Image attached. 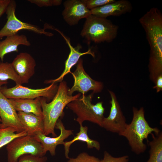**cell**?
I'll list each match as a JSON object with an SVG mask.
<instances>
[{
	"label": "cell",
	"instance_id": "6da1fadb",
	"mask_svg": "<svg viewBox=\"0 0 162 162\" xmlns=\"http://www.w3.org/2000/svg\"><path fill=\"white\" fill-rule=\"evenodd\" d=\"M139 21L150 47L148 68L150 79L154 83L157 77L162 74V14L158 8H153Z\"/></svg>",
	"mask_w": 162,
	"mask_h": 162
},
{
	"label": "cell",
	"instance_id": "7a4b0ae2",
	"mask_svg": "<svg viewBox=\"0 0 162 162\" xmlns=\"http://www.w3.org/2000/svg\"><path fill=\"white\" fill-rule=\"evenodd\" d=\"M68 89L66 82L62 81L51 102L47 103L45 98H40L44 126V134L46 136L51 134L53 136H56L55 131L56 124L62 115L64 107L70 102L81 96L80 93L74 96L68 95Z\"/></svg>",
	"mask_w": 162,
	"mask_h": 162
},
{
	"label": "cell",
	"instance_id": "3957f363",
	"mask_svg": "<svg viewBox=\"0 0 162 162\" xmlns=\"http://www.w3.org/2000/svg\"><path fill=\"white\" fill-rule=\"evenodd\" d=\"M133 117L131 122L127 124L124 130L118 134L128 140L131 151L137 154L143 153L147 146L143 142L149 135L154 133L157 135L160 132L157 128L150 126L145 117L143 107L139 109L135 107L132 108Z\"/></svg>",
	"mask_w": 162,
	"mask_h": 162
},
{
	"label": "cell",
	"instance_id": "277c9868",
	"mask_svg": "<svg viewBox=\"0 0 162 162\" xmlns=\"http://www.w3.org/2000/svg\"><path fill=\"white\" fill-rule=\"evenodd\" d=\"M86 19L80 35L88 44L111 42L116 37L118 26L110 20L92 14Z\"/></svg>",
	"mask_w": 162,
	"mask_h": 162
},
{
	"label": "cell",
	"instance_id": "5b68a950",
	"mask_svg": "<svg viewBox=\"0 0 162 162\" xmlns=\"http://www.w3.org/2000/svg\"><path fill=\"white\" fill-rule=\"evenodd\" d=\"M94 93L88 95H82L67 105L68 107L75 113L77 116L76 121L80 125L88 121L101 127L105 109L103 102H100L95 104H92Z\"/></svg>",
	"mask_w": 162,
	"mask_h": 162
},
{
	"label": "cell",
	"instance_id": "8992f818",
	"mask_svg": "<svg viewBox=\"0 0 162 162\" xmlns=\"http://www.w3.org/2000/svg\"><path fill=\"white\" fill-rule=\"evenodd\" d=\"M8 162H16L21 156L31 154L45 156L42 146L34 136L26 135L17 137L7 145Z\"/></svg>",
	"mask_w": 162,
	"mask_h": 162
},
{
	"label": "cell",
	"instance_id": "52a82bcc",
	"mask_svg": "<svg viewBox=\"0 0 162 162\" xmlns=\"http://www.w3.org/2000/svg\"><path fill=\"white\" fill-rule=\"evenodd\" d=\"M58 86L56 83H52L44 88L32 89L16 84L12 87L1 88V91L8 99H35L44 97L47 101L52 100L55 95Z\"/></svg>",
	"mask_w": 162,
	"mask_h": 162
},
{
	"label": "cell",
	"instance_id": "ba28073f",
	"mask_svg": "<svg viewBox=\"0 0 162 162\" xmlns=\"http://www.w3.org/2000/svg\"><path fill=\"white\" fill-rule=\"evenodd\" d=\"M16 7V2L10 0L6 10L7 21L0 30V40L4 37H7L17 34L21 30H26L39 34L47 36L53 35L52 33L45 31L37 26L22 22L16 17L15 11Z\"/></svg>",
	"mask_w": 162,
	"mask_h": 162
},
{
	"label": "cell",
	"instance_id": "9c48e42d",
	"mask_svg": "<svg viewBox=\"0 0 162 162\" xmlns=\"http://www.w3.org/2000/svg\"><path fill=\"white\" fill-rule=\"evenodd\" d=\"M82 58L79 60L76 70L74 72H70L74 79V84L72 88L68 90V94L72 96L75 91H78L84 95L90 90L93 93L100 92L103 88V83L92 79L85 72L83 66Z\"/></svg>",
	"mask_w": 162,
	"mask_h": 162
},
{
	"label": "cell",
	"instance_id": "30bf717a",
	"mask_svg": "<svg viewBox=\"0 0 162 162\" xmlns=\"http://www.w3.org/2000/svg\"><path fill=\"white\" fill-rule=\"evenodd\" d=\"M109 92L111 98L110 111L109 116L104 118L101 127L118 134L124 130L127 124L115 94L111 91Z\"/></svg>",
	"mask_w": 162,
	"mask_h": 162
},
{
	"label": "cell",
	"instance_id": "8fae6325",
	"mask_svg": "<svg viewBox=\"0 0 162 162\" xmlns=\"http://www.w3.org/2000/svg\"><path fill=\"white\" fill-rule=\"evenodd\" d=\"M7 81H0V118L3 128L11 127L16 130V133L25 130L19 120L16 112L10 103L2 92L1 88Z\"/></svg>",
	"mask_w": 162,
	"mask_h": 162
},
{
	"label": "cell",
	"instance_id": "7c38bea8",
	"mask_svg": "<svg viewBox=\"0 0 162 162\" xmlns=\"http://www.w3.org/2000/svg\"><path fill=\"white\" fill-rule=\"evenodd\" d=\"M55 128L60 130V133L58 136L51 137L47 136L41 132H38L34 136L35 139L41 144L45 154L48 151L51 156H54L57 146L59 145H63L64 140L73 134V131L66 129L60 119L57 121Z\"/></svg>",
	"mask_w": 162,
	"mask_h": 162
},
{
	"label": "cell",
	"instance_id": "4fadbf2b",
	"mask_svg": "<svg viewBox=\"0 0 162 162\" xmlns=\"http://www.w3.org/2000/svg\"><path fill=\"white\" fill-rule=\"evenodd\" d=\"M62 15L64 21L70 26L77 24L79 20L91 14L83 0H68L63 3Z\"/></svg>",
	"mask_w": 162,
	"mask_h": 162
},
{
	"label": "cell",
	"instance_id": "5bb4252c",
	"mask_svg": "<svg viewBox=\"0 0 162 162\" xmlns=\"http://www.w3.org/2000/svg\"><path fill=\"white\" fill-rule=\"evenodd\" d=\"M11 63L23 84L28 83L35 73L36 63L33 57L27 52H21L16 56Z\"/></svg>",
	"mask_w": 162,
	"mask_h": 162
},
{
	"label": "cell",
	"instance_id": "9a60e30c",
	"mask_svg": "<svg viewBox=\"0 0 162 162\" xmlns=\"http://www.w3.org/2000/svg\"><path fill=\"white\" fill-rule=\"evenodd\" d=\"M132 9V5L129 1L120 0L92 9L91 11L92 15L106 18L109 16H118L130 12Z\"/></svg>",
	"mask_w": 162,
	"mask_h": 162
},
{
	"label": "cell",
	"instance_id": "2e32d148",
	"mask_svg": "<svg viewBox=\"0 0 162 162\" xmlns=\"http://www.w3.org/2000/svg\"><path fill=\"white\" fill-rule=\"evenodd\" d=\"M60 33L64 37L70 49V52L67 59L65 63V68L64 70L61 75L57 78L54 80H51L45 81V83H52L61 82L62 81L64 76L69 73H70V70L72 67L76 64L80 59V57L82 56L89 54H90L93 57H94V52L91 51V49H89L88 50L84 52H81L80 51L81 48L82 46L80 44H78L77 46L74 47L71 45L70 40L66 37L62 33Z\"/></svg>",
	"mask_w": 162,
	"mask_h": 162
},
{
	"label": "cell",
	"instance_id": "e0dca14e",
	"mask_svg": "<svg viewBox=\"0 0 162 162\" xmlns=\"http://www.w3.org/2000/svg\"><path fill=\"white\" fill-rule=\"evenodd\" d=\"M17 114L27 135L34 136L38 132L44 133V126L43 117L22 112H18Z\"/></svg>",
	"mask_w": 162,
	"mask_h": 162
},
{
	"label": "cell",
	"instance_id": "ac0fdd59",
	"mask_svg": "<svg viewBox=\"0 0 162 162\" xmlns=\"http://www.w3.org/2000/svg\"><path fill=\"white\" fill-rule=\"evenodd\" d=\"M31 44L27 37L24 34H17L6 37L4 40L0 41V59L3 62L6 54L13 52H18V47L20 45L29 46Z\"/></svg>",
	"mask_w": 162,
	"mask_h": 162
},
{
	"label": "cell",
	"instance_id": "d6986e66",
	"mask_svg": "<svg viewBox=\"0 0 162 162\" xmlns=\"http://www.w3.org/2000/svg\"><path fill=\"white\" fill-rule=\"evenodd\" d=\"M41 97L35 99H9L16 111L33 113L36 116L43 117Z\"/></svg>",
	"mask_w": 162,
	"mask_h": 162
},
{
	"label": "cell",
	"instance_id": "ffe728a7",
	"mask_svg": "<svg viewBox=\"0 0 162 162\" xmlns=\"http://www.w3.org/2000/svg\"><path fill=\"white\" fill-rule=\"evenodd\" d=\"M80 131L76 134L73 139L70 141L64 142L63 144L64 149V154L66 158L69 159L70 158L68 154L71 145L76 141H80L86 142L88 148H94L99 150L100 149V145L97 141L91 139L87 134L88 128L87 126H83L82 124L80 125Z\"/></svg>",
	"mask_w": 162,
	"mask_h": 162
},
{
	"label": "cell",
	"instance_id": "44dd1931",
	"mask_svg": "<svg viewBox=\"0 0 162 162\" xmlns=\"http://www.w3.org/2000/svg\"><path fill=\"white\" fill-rule=\"evenodd\" d=\"M153 139L147 141L150 147L149 158L146 162H162V133L160 132L156 136L151 134Z\"/></svg>",
	"mask_w": 162,
	"mask_h": 162
},
{
	"label": "cell",
	"instance_id": "7402d4cb",
	"mask_svg": "<svg viewBox=\"0 0 162 162\" xmlns=\"http://www.w3.org/2000/svg\"><path fill=\"white\" fill-rule=\"evenodd\" d=\"M10 79L16 84H23L21 78L14 69L11 63L8 62H0V81H7Z\"/></svg>",
	"mask_w": 162,
	"mask_h": 162
},
{
	"label": "cell",
	"instance_id": "603a6c76",
	"mask_svg": "<svg viewBox=\"0 0 162 162\" xmlns=\"http://www.w3.org/2000/svg\"><path fill=\"white\" fill-rule=\"evenodd\" d=\"M15 132H16V130L11 127L0 128V149L15 138L27 135L25 130L16 134Z\"/></svg>",
	"mask_w": 162,
	"mask_h": 162
},
{
	"label": "cell",
	"instance_id": "cb8c5ba5",
	"mask_svg": "<svg viewBox=\"0 0 162 162\" xmlns=\"http://www.w3.org/2000/svg\"><path fill=\"white\" fill-rule=\"evenodd\" d=\"M100 161L98 158L84 152L80 154L75 158H69L68 162H100Z\"/></svg>",
	"mask_w": 162,
	"mask_h": 162
},
{
	"label": "cell",
	"instance_id": "d4e9b609",
	"mask_svg": "<svg viewBox=\"0 0 162 162\" xmlns=\"http://www.w3.org/2000/svg\"><path fill=\"white\" fill-rule=\"evenodd\" d=\"M47 157L38 156L31 154L22 155L19 157L16 162H46Z\"/></svg>",
	"mask_w": 162,
	"mask_h": 162
},
{
	"label": "cell",
	"instance_id": "484cf974",
	"mask_svg": "<svg viewBox=\"0 0 162 162\" xmlns=\"http://www.w3.org/2000/svg\"><path fill=\"white\" fill-rule=\"evenodd\" d=\"M87 8L90 10L101 7L114 2L115 0H83Z\"/></svg>",
	"mask_w": 162,
	"mask_h": 162
},
{
	"label": "cell",
	"instance_id": "4316f807",
	"mask_svg": "<svg viewBox=\"0 0 162 162\" xmlns=\"http://www.w3.org/2000/svg\"><path fill=\"white\" fill-rule=\"evenodd\" d=\"M129 157L124 155L119 157H114L108 152L105 151L104 153V158L100 160V162H128Z\"/></svg>",
	"mask_w": 162,
	"mask_h": 162
},
{
	"label": "cell",
	"instance_id": "83f0119b",
	"mask_svg": "<svg viewBox=\"0 0 162 162\" xmlns=\"http://www.w3.org/2000/svg\"><path fill=\"white\" fill-rule=\"evenodd\" d=\"M28 1L40 7L58 6L62 2L61 0H28Z\"/></svg>",
	"mask_w": 162,
	"mask_h": 162
},
{
	"label": "cell",
	"instance_id": "f1b7e54d",
	"mask_svg": "<svg viewBox=\"0 0 162 162\" xmlns=\"http://www.w3.org/2000/svg\"><path fill=\"white\" fill-rule=\"evenodd\" d=\"M154 84L155 85L153 87L155 89L157 93L162 90V74L159 75L157 77Z\"/></svg>",
	"mask_w": 162,
	"mask_h": 162
},
{
	"label": "cell",
	"instance_id": "f546056e",
	"mask_svg": "<svg viewBox=\"0 0 162 162\" xmlns=\"http://www.w3.org/2000/svg\"><path fill=\"white\" fill-rule=\"evenodd\" d=\"M10 1V0H0V17L5 12Z\"/></svg>",
	"mask_w": 162,
	"mask_h": 162
},
{
	"label": "cell",
	"instance_id": "4dcf8cb0",
	"mask_svg": "<svg viewBox=\"0 0 162 162\" xmlns=\"http://www.w3.org/2000/svg\"><path fill=\"white\" fill-rule=\"evenodd\" d=\"M3 128L1 123H0V128Z\"/></svg>",
	"mask_w": 162,
	"mask_h": 162
},
{
	"label": "cell",
	"instance_id": "1f68e13d",
	"mask_svg": "<svg viewBox=\"0 0 162 162\" xmlns=\"http://www.w3.org/2000/svg\"><path fill=\"white\" fill-rule=\"evenodd\" d=\"M0 122H1V119L0 118Z\"/></svg>",
	"mask_w": 162,
	"mask_h": 162
},
{
	"label": "cell",
	"instance_id": "d6a6232c",
	"mask_svg": "<svg viewBox=\"0 0 162 162\" xmlns=\"http://www.w3.org/2000/svg\"></svg>",
	"mask_w": 162,
	"mask_h": 162
},
{
	"label": "cell",
	"instance_id": "836d02e7",
	"mask_svg": "<svg viewBox=\"0 0 162 162\" xmlns=\"http://www.w3.org/2000/svg\"></svg>",
	"mask_w": 162,
	"mask_h": 162
}]
</instances>
